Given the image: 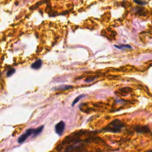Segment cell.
<instances>
[{"mask_svg":"<svg viewBox=\"0 0 152 152\" xmlns=\"http://www.w3.org/2000/svg\"><path fill=\"white\" fill-rule=\"evenodd\" d=\"M33 130L34 129L32 128H30L28 129L27 130H26V132H25L23 134L21 135L20 137L19 138V139H18V143H23V142H25L29 136H30L32 134H33Z\"/></svg>","mask_w":152,"mask_h":152,"instance_id":"obj_2","label":"cell"},{"mask_svg":"<svg viewBox=\"0 0 152 152\" xmlns=\"http://www.w3.org/2000/svg\"><path fill=\"white\" fill-rule=\"evenodd\" d=\"M95 79H96L95 77H89V78H86V79L85 80V82H87V83H90V82H93V81H94Z\"/></svg>","mask_w":152,"mask_h":152,"instance_id":"obj_10","label":"cell"},{"mask_svg":"<svg viewBox=\"0 0 152 152\" xmlns=\"http://www.w3.org/2000/svg\"><path fill=\"white\" fill-rule=\"evenodd\" d=\"M134 1L136 3H137V4H141V5H143V4H144V3H143L144 2L141 1H140V0H134Z\"/></svg>","mask_w":152,"mask_h":152,"instance_id":"obj_11","label":"cell"},{"mask_svg":"<svg viewBox=\"0 0 152 152\" xmlns=\"http://www.w3.org/2000/svg\"><path fill=\"white\" fill-rule=\"evenodd\" d=\"M73 88L72 86L70 85H62L59 86L57 87L53 88V90H58V91H61V90H69Z\"/></svg>","mask_w":152,"mask_h":152,"instance_id":"obj_4","label":"cell"},{"mask_svg":"<svg viewBox=\"0 0 152 152\" xmlns=\"http://www.w3.org/2000/svg\"><path fill=\"white\" fill-rule=\"evenodd\" d=\"M15 71H16L15 69L12 68V69L10 70L7 72V75L8 77H9V76H11V75H12V74L15 73Z\"/></svg>","mask_w":152,"mask_h":152,"instance_id":"obj_9","label":"cell"},{"mask_svg":"<svg viewBox=\"0 0 152 152\" xmlns=\"http://www.w3.org/2000/svg\"><path fill=\"white\" fill-rule=\"evenodd\" d=\"M116 48L123 49H131V46L129 45H115Z\"/></svg>","mask_w":152,"mask_h":152,"instance_id":"obj_7","label":"cell"},{"mask_svg":"<svg viewBox=\"0 0 152 152\" xmlns=\"http://www.w3.org/2000/svg\"><path fill=\"white\" fill-rule=\"evenodd\" d=\"M42 65V61L41 59H38L36 61H35L33 64L32 65V68L35 70L39 69Z\"/></svg>","mask_w":152,"mask_h":152,"instance_id":"obj_5","label":"cell"},{"mask_svg":"<svg viewBox=\"0 0 152 152\" xmlns=\"http://www.w3.org/2000/svg\"><path fill=\"white\" fill-rule=\"evenodd\" d=\"M124 126V123H122L121 120L118 119H115L111 121L106 127L103 128L102 130L105 132L118 133L121 131Z\"/></svg>","mask_w":152,"mask_h":152,"instance_id":"obj_1","label":"cell"},{"mask_svg":"<svg viewBox=\"0 0 152 152\" xmlns=\"http://www.w3.org/2000/svg\"><path fill=\"white\" fill-rule=\"evenodd\" d=\"M65 127H66V124H65L64 121H61L59 122L58 124H56L55 127V130L56 133L58 136H61L63 134L64 131Z\"/></svg>","mask_w":152,"mask_h":152,"instance_id":"obj_3","label":"cell"},{"mask_svg":"<svg viewBox=\"0 0 152 152\" xmlns=\"http://www.w3.org/2000/svg\"><path fill=\"white\" fill-rule=\"evenodd\" d=\"M43 127H44V126L42 125V126L39 127L37 128L34 129L33 133V137H36V136H38V135L42 131V130H43Z\"/></svg>","mask_w":152,"mask_h":152,"instance_id":"obj_6","label":"cell"},{"mask_svg":"<svg viewBox=\"0 0 152 152\" xmlns=\"http://www.w3.org/2000/svg\"><path fill=\"white\" fill-rule=\"evenodd\" d=\"M84 96H85V95H83V94H82V95H80V96H77V98L74 99V101H73V103H72V106H74V105H75V103H77L81 99H82V98Z\"/></svg>","mask_w":152,"mask_h":152,"instance_id":"obj_8","label":"cell"}]
</instances>
